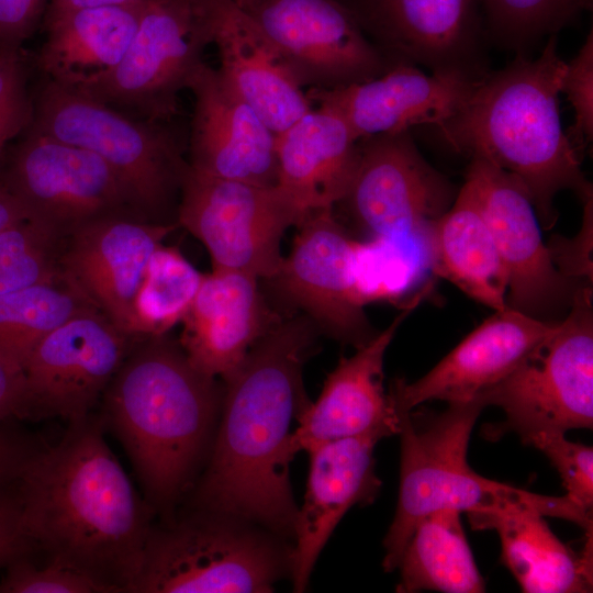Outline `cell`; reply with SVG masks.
Here are the masks:
<instances>
[{"mask_svg": "<svg viewBox=\"0 0 593 593\" xmlns=\"http://www.w3.org/2000/svg\"><path fill=\"white\" fill-rule=\"evenodd\" d=\"M317 329L305 315L278 318L223 381L213 445L187 497L189 508L233 515L293 538L291 424L310 402L302 372Z\"/></svg>", "mask_w": 593, "mask_h": 593, "instance_id": "obj_1", "label": "cell"}, {"mask_svg": "<svg viewBox=\"0 0 593 593\" xmlns=\"http://www.w3.org/2000/svg\"><path fill=\"white\" fill-rule=\"evenodd\" d=\"M97 414L68 422L16 479L23 528L36 551L109 593H128L155 515L104 439Z\"/></svg>", "mask_w": 593, "mask_h": 593, "instance_id": "obj_2", "label": "cell"}, {"mask_svg": "<svg viewBox=\"0 0 593 593\" xmlns=\"http://www.w3.org/2000/svg\"><path fill=\"white\" fill-rule=\"evenodd\" d=\"M223 385L195 369L167 334L136 338L97 414L127 454L158 522H171L209 458Z\"/></svg>", "mask_w": 593, "mask_h": 593, "instance_id": "obj_3", "label": "cell"}, {"mask_svg": "<svg viewBox=\"0 0 593 593\" xmlns=\"http://www.w3.org/2000/svg\"><path fill=\"white\" fill-rule=\"evenodd\" d=\"M564 68L557 35H550L536 58L515 55L504 68L490 70L462 108L435 127L454 152L485 159L516 178L546 230L558 219L560 191L571 190L582 202L593 198L580 153L560 120Z\"/></svg>", "mask_w": 593, "mask_h": 593, "instance_id": "obj_4", "label": "cell"}, {"mask_svg": "<svg viewBox=\"0 0 593 593\" xmlns=\"http://www.w3.org/2000/svg\"><path fill=\"white\" fill-rule=\"evenodd\" d=\"M482 399L448 403L439 413L422 419L413 412L400 413L401 469L394 518L383 540L384 571L398 568L416 524L438 510L460 513L492 512L507 507L535 511L542 516L570 521L592 528V512L569 496H548L489 480L468 463L472 428L482 410Z\"/></svg>", "mask_w": 593, "mask_h": 593, "instance_id": "obj_5", "label": "cell"}, {"mask_svg": "<svg viewBox=\"0 0 593 593\" xmlns=\"http://www.w3.org/2000/svg\"><path fill=\"white\" fill-rule=\"evenodd\" d=\"M292 545L249 521L202 508L149 530L128 593H268L291 574Z\"/></svg>", "mask_w": 593, "mask_h": 593, "instance_id": "obj_6", "label": "cell"}, {"mask_svg": "<svg viewBox=\"0 0 593 593\" xmlns=\"http://www.w3.org/2000/svg\"><path fill=\"white\" fill-rule=\"evenodd\" d=\"M30 130L102 158L150 222H164L189 163L166 122L132 119L118 109L47 79L35 99Z\"/></svg>", "mask_w": 593, "mask_h": 593, "instance_id": "obj_7", "label": "cell"}, {"mask_svg": "<svg viewBox=\"0 0 593 593\" xmlns=\"http://www.w3.org/2000/svg\"><path fill=\"white\" fill-rule=\"evenodd\" d=\"M506 415L492 434L593 427L592 286L575 289L555 328L502 381L478 394Z\"/></svg>", "mask_w": 593, "mask_h": 593, "instance_id": "obj_8", "label": "cell"}, {"mask_svg": "<svg viewBox=\"0 0 593 593\" xmlns=\"http://www.w3.org/2000/svg\"><path fill=\"white\" fill-rule=\"evenodd\" d=\"M213 34L208 0H150L122 61L71 89L142 119L168 122Z\"/></svg>", "mask_w": 593, "mask_h": 593, "instance_id": "obj_9", "label": "cell"}, {"mask_svg": "<svg viewBox=\"0 0 593 593\" xmlns=\"http://www.w3.org/2000/svg\"><path fill=\"white\" fill-rule=\"evenodd\" d=\"M177 223L208 249L213 270L270 279L283 256L281 238L303 216L277 187L206 176L188 168Z\"/></svg>", "mask_w": 593, "mask_h": 593, "instance_id": "obj_10", "label": "cell"}, {"mask_svg": "<svg viewBox=\"0 0 593 593\" xmlns=\"http://www.w3.org/2000/svg\"><path fill=\"white\" fill-rule=\"evenodd\" d=\"M0 183L35 221L60 237L103 217L148 221L113 169L96 154L27 128Z\"/></svg>", "mask_w": 593, "mask_h": 593, "instance_id": "obj_11", "label": "cell"}, {"mask_svg": "<svg viewBox=\"0 0 593 593\" xmlns=\"http://www.w3.org/2000/svg\"><path fill=\"white\" fill-rule=\"evenodd\" d=\"M458 191L419 153L410 131L359 139L358 165L344 203L368 239L398 243L429 237L434 221Z\"/></svg>", "mask_w": 593, "mask_h": 593, "instance_id": "obj_12", "label": "cell"}, {"mask_svg": "<svg viewBox=\"0 0 593 593\" xmlns=\"http://www.w3.org/2000/svg\"><path fill=\"white\" fill-rule=\"evenodd\" d=\"M395 66L482 79L491 69L480 0H337Z\"/></svg>", "mask_w": 593, "mask_h": 593, "instance_id": "obj_13", "label": "cell"}, {"mask_svg": "<svg viewBox=\"0 0 593 593\" xmlns=\"http://www.w3.org/2000/svg\"><path fill=\"white\" fill-rule=\"evenodd\" d=\"M134 339L90 309L44 336L23 365L24 402L19 419L92 414Z\"/></svg>", "mask_w": 593, "mask_h": 593, "instance_id": "obj_14", "label": "cell"}, {"mask_svg": "<svg viewBox=\"0 0 593 593\" xmlns=\"http://www.w3.org/2000/svg\"><path fill=\"white\" fill-rule=\"evenodd\" d=\"M246 12L278 48L302 88H345L393 67L337 0H259Z\"/></svg>", "mask_w": 593, "mask_h": 593, "instance_id": "obj_15", "label": "cell"}, {"mask_svg": "<svg viewBox=\"0 0 593 593\" xmlns=\"http://www.w3.org/2000/svg\"><path fill=\"white\" fill-rule=\"evenodd\" d=\"M465 182L474 193L505 265L507 306L541 321H561L577 287L555 267L523 186L482 158L470 159Z\"/></svg>", "mask_w": 593, "mask_h": 593, "instance_id": "obj_16", "label": "cell"}, {"mask_svg": "<svg viewBox=\"0 0 593 593\" xmlns=\"http://www.w3.org/2000/svg\"><path fill=\"white\" fill-rule=\"evenodd\" d=\"M289 256L271 281L282 296L302 310L317 328L359 348L373 332L355 287V242L324 209L307 214L298 225Z\"/></svg>", "mask_w": 593, "mask_h": 593, "instance_id": "obj_17", "label": "cell"}, {"mask_svg": "<svg viewBox=\"0 0 593 593\" xmlns=\"http://www.w3.org/2000/svg\"><path fill=\"white\" fill-rule=\"evenodd\" d=\"M177 226L122 216L81 224L61 238L60 279L135 339L134 304L147 264Z\"/></svg>", "mask_w": 593, "mask_h": 593, "instance_id": "obj_18", "label": "cell"}, {"mask_svg": "<svg viewBox=\"0 0 593 593\" xmlns=\"http://www.w3.org/2000/svg\"><path fill=\"white\" fill-rule=\"evenodd\" d=\"M424 295L423 291L412 298L385 329L353 356L339 359L316 401L309 402L296 417L290 440L294 455L333 440L399 433L400 417L383 387V360L398 328Z\"/></svg>", "mask_w": 593, "mask_h": 593, "instance_id": "obj_19", "label": "cell"}, {"mask_svg": "<svg viewBox=\"0 0 593 593\" xmlns=\"http://www.w3.org/2000/svg\"><path fill=\"white\" fill-rule=\"evenodd\" d=\"M187 89L194 97L190 168L211 177L276 186V134L258 113L205 63Z\"/></svg>", "mask_w": 593, "mask_h": 593, "instance_id": "obj_20", "label": "cell"}, {"mask_svg": "<svg viewBox=\"0 0 593 593\" xmlns=\"http://www.w3.org/2000/svg\"><path fill=\"white\" fill-rule=\"evenodd\" d=\"M558 322H546L507 306L483 321L434 368L409 383L395 379L389 390L400 413L441 400L465 402L508 376Z\"/></svg>", "mask_w": 593, "mask_h": 593, "instance_id": "obj_21", "label": "cell"}, {"mask_svg": "<svg viewBox=\"0 0 593 593\" xmlns=\"http://www.w3.org/2000/svg\"><path fill=\"white\" fill-rule=\"evenodd\" d=\"M478 81L400 64L361 83L305 93L310 102L340 116L360 139L419 125L439 126L462 108Z\"/></svg>", "mask_w": 593, "mask_h": 593, "instance_id": "obj_22", "label": "cell"}, {"mask_svg": "<svg viewBox=\"0 0 593 593\" xmlns=\"http://www.w3.org/2000/svg\"><path fill=\"white\" fill-rule=\"evenodd\" d=\"M377 435L321 444L309 452L310 471L303 504L298 508L290 579L303 592L314 564L346 512L377 497L381 481L374 471Z\"/></svg>", "mask_w": 593, "mask_h": 593, "instance_id": "obj_23", "label": "cell"}, {"mask_svg": "<svg viewBox=\"0 0 593 593\" xmlns=\"http://www.w3.org/2000/svg\"><path fill=\"white\" fill-rule=\"evenodd\" d=\"M258 280L237 271L204 275L181 321L179 340L190 363L202 373L227 380L278 320L270 313Z\"/></svg>", "mask_w": 593, "mask_h": 593, "instance_id": "obj_24", "label": "cell"}, {"mask_svg": "<svg viewBox=\"0 0 593 593\" xmlns=\"http://www.w3.org/2000/svg\"><path fill=\"white\" fill-rule=\"evenodd\" d=\"M221 76L277 135L312 110L278 48L233 0H208Z\"/></svg>", "mask_w": 593, "mask_h": 593, "instance_id": "obj_25", "label": "cell"}, {"mask_svg": "<svg viewBox=\"0 0 593 593\" xmlns=\"http://www.w3.org/2000/svg\"><path fill=\"white\" fill-rule=\"evenodd\" d=\"M276 186L304 219L345 197L358 165L359 139L340 116L317 108L276 135Z\"/></svg>", "mask_w": 593, "mask_h": 593, "instance_id": "obj_26", "label": "cell"}, {"mask_svg": "<svg viewBox=\"0 0 593 593\" xmlns=\"http://www.w3.org/2000/svg\"><path fill=\"white\" fill-rule=\"evenodd\" d=\"M473 529H493L501 540V560L526 593L592 591V532L581 552L564 545L545 516L522 508L468 513Z\"/></svg>", "mask_w": 593, "mask_h": 593, "instance_id": "obj_27", "label": "cell"}, {"mask_svg": "<svg viewBox=\"0 0 593 593\" xmlns=\"http://www.w3.org/2000/svg\"><path fill=\"white\" fill-rule=\"evenodd\" d=\"M146 4L48 15L38 68L47 79L68 88H78L112 71L125 56Z\"/></svg>", "mask_w": 593, "mask_h": 593, "instance_id": "obj_28", "label": "cell"}, {"mask_svg": "<svg viewBox=\"0 0 593 593\" xmlns=\"http://www.w3.org/2000/svg\"><path fill=\"white\" fill-rule=\"evenodd\" d=\"M430 253L436 275L494 311L507 307V271L467 182L450 208L433 222Z\"/></svg>", "mask_w": 593, "mask_h": 593, "instance_id": "obj_29", "label": "cell"}, {"mask_svg": "<svg viewBox=\"0 0 593 593\" xmlns=\"http://www.w3.org/2000/svg\"><path fill=\"white\" fill-rule=\"evenodd\" d=\"M460 515L459 511L444 508L427 514L416 524L396 568L400 570L396 592L485 591Z\"/></svg>", "mask_w": 593, "mask_h": 593, "instance_id": "obj_30", "label": "cell"}, {"mask_svg": "<svg viewBox=\"0 0 593 593\" xmlns=\"http://www.w3.org/2000/svg\"><path fill=\"white\" fill-rule=\"evenodd\" d=\"M90 309L96 307L61 279L2 294L0 350L16 359L23 367L44 336Z\"/></svg>", "mask_w": 593, "mask_h": 593, "instance_id": "obj_31", "label": "cell"}, {"mask_svg": "<svg viewBox=\"0 0 593 593\" xmlns=\"http://www.w3.org/2000/svg\"><path fill=\"white\" fill-rule=\"evenodd\" d=\"M203 277L177 248L159 245L136 294L135 337L161 336L181 322Z\"/></svg>", "mask_w": 593, "mask_h": 593, "instance_id": "obj_32", "label": "cell"}, {"mask_svg": "<svg viewBox=\"0 0 593 593\" xmlns=\"http://www.w3.org/2000/svg\"><path fill=\"white\" fill-rule=\"evenodd\" d=\"M488 38L515 55H528L592 9L593 0H480Z\"/></svg>", "mask_w": 593, "mask_h": 593, "instance_id": "obj_33", "label": "cell"}, {"mask_svg": "<svg viewBox=\"0 0 593 593\" xmlns=\"http://www.w3.org/2000/svg\"><path fill=\"white\" fill-rule=\"evenodd\" d=\"M521 440L542 451L560 474L566 495L579 506L592 512V447L572 443L564 437V433L559 432H537Z\"/></svg>", "mask_w": 593, "mask_h": 593, "instance_id": "obj_34", "label": "cell"}, {"mask_svg": "<svg viewBox=\"0 0 593 593\" xmlns=\"http://www.w3.org/2000/svg\"><path fill=\"white\" fill-rule=\"evenodd\" d=\"M0 593H109L89 577L60 563L46 561L37 567L31 556L5 567Z\"/></svg>", "mask_w": 593, "mask_h": 593, "instance_id": "obj_35", "label": "cell"}, {"mask_svg": "<svg viewBox=\"0 0 593 593\" xmlns=\"http://www.w3.org/2000/svg\"><path fill=\"white\" fill-rule=\"evenodd\" d=\"M560 92L564 93L574 112L571 134L572 145L581 150L593 138V32L590 31L575 56L566 61Z\"/></svg>", "mask_w": 593, "mask_h": 593, "instance_id": "obj_36", "label": "cell"}, {"mask_svg": "<svg viewBox=\"0 0 593 593\" xmlns=\"http://www.w3.org/2000/svg\"><path fill=\"white\" fill-rule=\"evenodd\" d=\"M33 111L21 52L0 54V156L12 138L30 127Z\"/></svg>", "mask_w": 593, "mask_h": 593, "instance_id": "obj_37", "label": "cell"}, {"mask_svg": "<svg viewBox=\"0 0 593 593\" xmlns=\"http://www.w3.org/2000/svg\"><path fill=\"white\" fill-rule=\"evenodd\" d=\"M583 203L580 232L572 238L555 235L547 244L550 258L560 272L574 287L592 286L593 198Z\"/></svg>", "mask_w": 593, "mask_h": 593, "instance_id": "obj_38", "label": "cell"}, {"mask_svg": "<svg viewBox=\"0 0 593 593\" xmlns=\"http://www.w3.org/2000/svg\"><path fill=\"white\" fill-rule=\"evenodd\" d=\"M59 246L60 244L0 264V295L36 283L60 280Z\"/></svg>", "mask_w": 593, "mask_h": 593, "instance_id": "obj_39", "label": "cell"}, {"mask_svg": "<svg viewBox=\"0 0 593 593\" xmlns=\"http://www.w3.org/2000/svg\"><path fill=\"white\" fill-rule=\"evenodd\" d=\"M35 551L23 528L22 505L15 481L0 488V569Z\"/></svg>", "mask_w": 593, "mask_h": 593, "instance_id": "obj_40", "label": "cell"}, {"mask_svg": "<svg viewBox=\"0 0 593 593\" xmlns=\"http://www.w3.org/2000/svg\"><path fill=\"white\" fill-rule=\"evenodd\" d=\"M44 0H0V54L18 53L32 34Z\"/></svg>", "mask_w": 593, "mask_h": 593, "instance_id": "obj_41", "label": "cell"}, {"mask_svg": "<svg viewBox=\"0 0 593 593\" xmlns=\"http://www.w3.org/2000/svg\"><path fill=\"white\" fill-rule=\"evenodd\" d=\"M61 238L44 225L25 220L0 230V264L56 247Z\"/></svg>", "mask_w": 593, "mask_h": 593, "instance_id": "obj_42", "label": "cell"}, {"mask_svg": "<svg viewBox=\"0 0 593 593\" xmlns=\"http://www.w3.org/2000/svg\"><path fill=\"white\" fill-rule=\"evenodd\" d=\"M12 422H0V488L15 482L26 461L41 447Z\"/></svg>", "mask_w": 593, "mask_h": 593, "instance_id": "obj_43", "label": "cell"}, {"mask_svg": "<svg viewBox=\"0 0 593 593\" xmlns=\"http://www.w3.org/2000/svg\"><path fill=\"white\" fill-rule=\"evenodd\" d=\"M24 392L25 376L22 365L0 350V422L19 419Z\"/></svg>", "mask_w": 593, "mask_h": 593, "instance_id": "obj_44", "label": "cell"}, {"mask_svg": "<svg viewBox=\"0 0 593 593\" xmlns=\"http://www.w3.org/2000/svg\"><path fill=\"white\" fill-rule=\"evenodd\" d=\"M150 0H52L48 15H56L71 10L108 8V7H137Z\"/></svg>", "mask_w": 593, "mask_h": 593, "instance_id": "obj_45", "label": "cell"}, {"mask_svg": "<svg viewBox=\"0 0 593 593\" xmlns=\"http://www.w3.org/2000/svg\"><path fill=\"white\" fill-rule=\"evenodd\" d=\"M31 220L27 209L0 183V230Z\"/></svg>", "mask_w": 593, "mask_h": 593, "instance_id": "obj_46", "label": "cell"}, {"mask_svg": "<svg viewBox=\"0 0 593 593\" xmlns=\"http://www.w3.org/2000/svg\"><path fill=\"white\" fill-rule=\"evenodd\" d=\"M239 8L249 11L259 0H233Z\"/></svg>", "mask_w": 593, "mask_h": 593, "instance_id": "obj_47", "label": "cell"}]
</instances>
